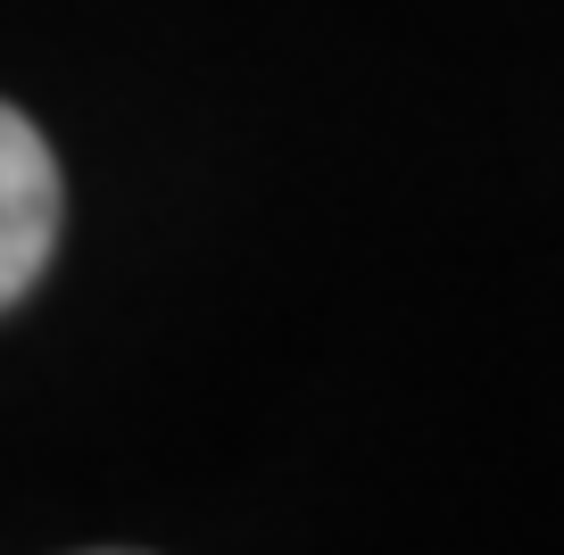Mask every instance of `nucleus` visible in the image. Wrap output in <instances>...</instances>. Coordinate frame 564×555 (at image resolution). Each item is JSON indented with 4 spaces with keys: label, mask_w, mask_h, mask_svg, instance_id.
Listing matches in <instances>:
<instances>
[{
    "label": "nucleus",
    "mask_w": 564,
    "mask_h": 555,
    "mask_svg": "<svg viewBox=\"0 0 564 555\" xmlns=\"http://www.w3.org/2000/svg\"><path fill=\"white\" fill-rule=\"evenodd\" d=\"M51 241H58V157L34 133V117L9 108L0 117V298L9 307L42 282Z\"/></svg>",
    "instance_id": "f257e3e1"
}]
</instances>
